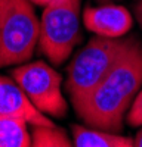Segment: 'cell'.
<instances>
[{"instance_id":"cell-1","label":"cell","mask_w":142,"mask_h":147,"mask_svg":"<svg viewBox=\"0 0 142 147\" xmlns=\"http://www.w3.org/2000/svg\"><path fill=\"white\" fill-rule=\"evenodd\" d=\"M141 87L142 44L136 40L101 82L74 106V110L89 127L122 132L124 113Z\"/></svg>"},{"instance_id":"cell-2","label":"cell","mask_w":142,"mask_h":147,"mask_svg":"<svg viewBox=\"0 0 142 147\" xmlns=\"http://www.w3.org/2000/svg\"><path fill=\"white\" fill-rule=\"evenodd\" d=\"M135 41V37L96 35L74 56L67 68L65 82L73 107L101 82Z\"/></svg>"},{"instance_id":"cell-3","label":"cell","mask_w":142,"mask_h":147,"mask_svg":"<svg viewBox=\"0 0 142 147\" xmlns=\"http://www.w3.org/2000/svg\"><path fill=\"white\" fill-rule=\"evenodd\" d=\"M40 21L30 0H0V68L31 59Z\"/></svg>"},{"instance_id":"cell-4","label":"cell","mask_w":142,"mask_h":147,"mask_svg":"<svg viewBox=\"0 0 142 147\" xmlns=\"http://www.w3.org/2000/svg\"><path fill=\"white\" fill-rule=\"evenodd\" d=\"M81 0H49L40 19L39 44L53 65H61L80 43Z\"/></svg>"},{"instance_id":"cell-5","label":"cell","mask_w":142,"mask_h":147,"mask_svg":"<svg viewBox=\"0 0 142 147\" xmlns=\"http://www.w3.org/2000/svg\"><path fill=\"white\" fill-rule=\"evenodd\" d=\"M12 78L42 113L55 118L67 115L68 105L62 96V77L46 62L24 63L12 71Z\"/></svg>"},{"instance_id":"cell-6","label":"cell","mask_w":142,"mask_h":147,"mask_svg":"<svg viewBox=\"0 0 142 147\" xmlns=\"http://www.w3.org/2000/svg\"><path fill=\"white\" fill-rule=\"evenodd\" d=\"M0 118H18L31 125H55L36 107L14 78L0 77Z\"/></svg>"},{"instance_id":"cell-7","label":"cell","mask_w":142,"mask_h":147,"mask_svg":"<svg viewBox=\"0 0 142 147\" xmlns=\"http://www.w3.org/2000/svg\"><path fill=\"white\" fill-rule=\"evenodd\" d=\"M83 22L90 32L101 37H123L133 25L130 12L113 3L96 7L87 6L83 12Z\"/></svg>"},{"instance_id":"cell-8","label":"cell","mask_w":142,"mask_h":147,"mask_svg":"<svg viewBox=\"0 0 142 147\" xmlns=\"http://www.w3.org/2000/svg\"><path fill=\"white\" fill-rule=\"evenodd\" d=\"M73 146L76 147H133V140L123 137L118 132H111L99 128H87L73 125Z\"/></svg>"},{"instance_id":"cell-9","label":"cell","mask_w":142,"mask_h":147,"mask_svg":"<svg viewBox=\"0 0 142 147\" xmlns=\"http://www.w3.org/2000/svg\"><path fill=\"white\" fill-rule=\"evenodd\" d=\"M27 122L18 118H0V147H30Z\"/></svg>"},{"instance_id":"cell-10","label":"cell","mask_w":142,"mask_h":147,"mask_svg":"<svg viewBox=\"0 0 142 147\" xmlns=\"http://www.w3.org/2000/svg\"><path fill=\"white\" fill-rule=\"evenodd\" d=\"M31 146L34 147H71L73 141L56 125H33Z\"/></svg>"},{"instance_id":"cell-11","label":"cell","mask_w":142,"mask_h":147,"mask_svg":"<svg viewBox=\"0 0 142 147\" xmlns=\"http://www.w3.org/2000/svg\"><path fill=\"white\" fill-rule=\"evenodd\" d=\"M126 119H127V124L132 127L142 125V91L138 93V96H135Z\"/></svg>"},{"instance_id":"cell-12","label":"cell","mask_w":142,"mask_h":147,"mask_svg":"<svg viewBox=\"0 0 142 147\" xmlns=\"http://www.w3.org/2000/svg\"><path fill=\"white\" fill-rule=\"evenodd\" d=\"M135 12H136V18H138V21H139V25L142 27V0H138Z\"/></svg>"},{"instance_id":"cell-13","label":"cell","mask_w":142,"mask_h":147,"mask_svg":"<svg viewBox=\"0 0 142 147\" xmlns=\"http://www.w3.org/2000/svg\"><path fill=\"white\" fill-rule=\"evenodd\" d=\"M133 146H136V147H142V129L138 132L136 138L133 140Z\"/></svg>"},{"instance_id":"cell-14","label":"cell","mask_w":142,"mask_h":147,"mask_svg":"<svg viewBox=\"0 0 142 147\" xmlns=\"http://www.w3.org/2000/svg\"><path fill=\"white\" fill-rule=\"evenodd\" d=\"M33 5H37V6H46L49 3V0H30Z\"/></svg>"},{"instance_id":"cell-15","label":"cell","mask_w":142,"mask_h":147,"mask_svg":"<svg viewBox=\"0 0 142 147\" xmlns=\"http://www.w3.org/2000/svg\"><path fill=\"white\" fill-rule=\"evenodd\" d=\"M96 2H99V3H110V2H113V0H96Z\"/></svg>"}]
</instances>
